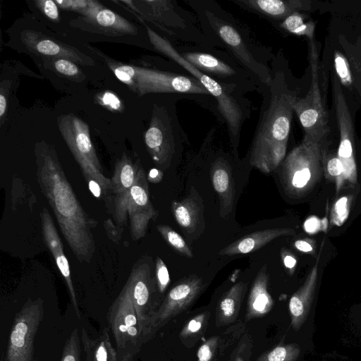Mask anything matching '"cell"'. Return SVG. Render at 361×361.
Segmentation results:
<instances>
[{
	"label": "cell",
	"mask_w": 361,
	"mask_h": 361,
	"mask_svg": "<svg viewBox=\"0 0 361 361\" xmlns=\"http://www.w3.org/2000/svg\"><path fill=\"white\" fill-rule=\"evenodd\" d=\"M37 181L72 252L80 262H90L95 245L92 230L97 222L82 209L66 178L53 146L35 144Z\"/></svg>",
	"instance_id": "6da1fadb"
},
{
	"label": "cell",
	"mask_w": 361,
	"mask_h": 361,
	"mask_svg": "<svg viewBox=\"0 0 361 361\" xmlns=\"http://www.w3.org/2000/svg\"><path fill=\"white\" fill-rule=\"evenodd\" d=\"M269 85L250 147L249 162L264 173H269L285 157L295 97L277 73Z\"/></svg>",
	"instance_id": "7a4b0ae2"
},
{
	"label": "cell",
	"mask_w": 361,
	"mask_h": 361,
	"mask_svg": "<svg viewBox=\"0 0 361 361\" xmlns=\"http://www.w3.org/2000/svg\"><path fill=\"white\" fill-rule=\"evenodd\" d=\"M59 130L79 164L87 183L97 182L103 193L107 210L111 214L113 208L111 179L103 174L96 150L92 142L89 126L79 117L72 114L61 115L57 118Z\"/></svg>",
	"instance_id": "3957f363"
},
{
	"label": "cell",
	"mask_w": 361,
	"mask_h": 361,
	"mask_svg": "<svg viewBox=\"0 0 361 361\" xmlns=\"http://www.w3.org/2000/svg\"><path fill=\"white\" fill-rule=\"evenodd\" d=\"M146 28L149 41L155 49L188 71L200 82L209 94L215 97L219 110L227 123L231 144L236 149L241 127L245 118V114L238 101L225 86L186 61L168 39L158 35L149 27L146 26Z\"/></svg>",
	"instance_id": "277c9868"
},
{
	"label": "cell",
	"mask_w": 361,
	"mask_h": 361,
	"mask_svg": "<svg viewBox=\"0 0 361 361\" xmlns=\"http://www.w3.org/2000/svg\"><path fill=\"white\" fill-rule=\"evenodd\" d=\"M115 75L140 96L149 93H187L209 95L195 78L107 61Z\"/></svg>",
	"instance_id": "5b68a950"
},
{
	"label": "cell",
	"mask_w": 361,
	"mask_h": 361,
	"mask_svg": "<svg viewBox=\"0 0 361 361\" xmlns=\"http://www.w3.org/2000/svg\"><path fill=\"white\" fill-rule=\"evenodd\" d=\"M313 39H310V88L305 97H295L293 108L305 135L326 137L329 133V114L326 105L327 79L319 64L317 47Z\"/></svg>",
	"instance_id": "8992f818"
},
{
	"label": "cell",
	"mask_w": 361,
	"mask_h": 361,
	"mask_svg": "<svg viewBox=\"0 0 361 361\" xmlns=\"http://www.w3.org/2000/svg\"><path fill=\"white\" fill-rule=\"evenodd\" d=\"M107 319L115 341L118 361H133L144 341L127 283L110 307Z\"/></svg>",
	"instance_id": "52a82bcc"
},
{
	"label": "cell",
	"mask_w": 361,
	"mask_h": 361,
	"mask_svg": "<svg viewBox=\"0 0 361 361\" xmlns=\"http://www.w3.org/2000/svg\"><path fill=\"white\" fill-rule=\"evenodd\" d=\"M44 314L41 299L27 301L15 317L5 361H35L34 342Z\"/></svg>",
	"instance_id": "ba28073f"
},
{
	"label": "cell",
	"mask_w": 361,
	"mask_h": 361,
	"mask_svg": "<svg viewBox=\"0 0 361 361\" xmlns=\"http://www.w3.org/2000/svg\"><path fill=\"white\" fill-rule=\"evenodd\" d=\"M203 287L202 279L195 275L185 277L174 285L150 318L146 342L170 319L187 310L197 298Z\"/></svg>",
	"instance_id": "9c48e42d"
},
{
	"label": "cell",
	"mask_w": 361,
	"mask_h": 361,
	"mask_svg": "<svg viewBox=\"0 0 361 361\" xmlns=\"http://www.w3.org/2000/svg\"><path fill=\"white\" fill-rule=\"evenodd\" d=\"M172 116L164 106L154 104L149 128L145 133L147 149L159 166H169L176 149Z\"/></svg>",
	"instance_id": "30bf717a"
},
{
	"label": "cell",
	"mask_w": 361,
	"mask_h": 361,
	"mask_svg": "<svg viewBox=\"0 0 361 361\" xmlns=\"http://www.w3.org/2000/svg\"><path fill=\"white\" fill-rule=\"evenodd\" d=\"M135 310L144 343L150 318L155 312L153 304L154 281L149 264L141 259L135 264L126 282Z\"/></svg>",
	"instance_id": "8fae6325"
},
{
	"label": "cell",
	"mask_w": 361,
	"mask_h": 361,
	"mask_svg": "<svg viewBox=\"0 0 361 361\" xmlns=\"http://www.w3.org/2000/svg\"><path fill=\"white\" fill-rule=\"evenodd\" d=\"M147 181L145 171L140 165L130 189L128 203L130 234L134 240L146 235L149 221H154L158 215L150 201Z\"/></svg>",
	"instance_id": "7c38bea8"
},
{
	"label": "cell",
	"mask_w": 361,
	"mask_h": 361,
	"mask_svg": "<svg viewBox=\"0 0 361 361\" xmlns=\"http://www.w3.org/2000/svg\"><path fill=\"white\" fill-rule=\"evenodd\" d=\"M140 165L139 159L133 162L126 153L117 159L115 164L111 178L113 197L111 215L116 225L122 228L127 224L130 192Z\"/></svg>",
	"instance_id": "4fadbf2b"
},
{
	"label": "cell",
	"mask_w": 361,
	"mask_h": 361,
	"mask_svg": "<svg viewBox=\"0 0 361 361\" xmlns=\"http://www.w3.org/2000/svg\"><path fill=\"white\" fill-rule=\"evenodd\" d=\"M20 39L25 50L39 56L63 58L82 66L94 65L91 58L78 49L42 32L25 30L22 32Z\"/></svg>",
	"instance_id": "5bb4252c"
},
{
	"label": "cell",
	"mask_w": 361,
	"mask_h": 361,
	"mask_svg": "<svg viewBox=\"0 0 361 361\" xmlns=\"http://www.w3.org/2000/svg\"><path fill=\"white\" fill-rule=\"evenodd\" d=\"M40 218L44 243L52 254L57 267L65 280L76 314L78 318H80L68 261L63 252L61 239L47 207L42 209L40 213Z\"/></svg>",
	"instance_id": "9a60e30c"
},
{
	"label": "cell",
	"mask_w": 361,
	"mask_h": 361,
	"mask_svg": "<svg viewBox=\"0 0 361 361\" xmlns=\"http://www.w3.org/2000/svg\"><path fill=\"white\" fill-rule=\"evenodd\" d=\"M211 180L219 200L220 216L226 218L232 211L235 199V188L230 165L219 157L214 161L210 169Z\"/></svg>",
	"instance_id": "2e32d148"
},
{
	"label": "cell",
	"mask_w": 361,
	"mask_h": 361,
	"mask_svg": "<svg viewBox=\"0 0 361 361\" xmlns=\"http://www.w3.org/2000/svg\"><path fill=\"white\" fill-rule=\"evenodd\" d=\"M171 212L177 224L188 234L195 233L204 223L202 199L195 188H192L180 201H173Z\"/></svg>",
	"instance_id": "e0dca14e"
},
{
	"label": "cell",
	"mask_w": 361,
	"mask_h": 361,
	"mask_svg": "<svg viewBox=\"0 0 361 361\" xmlns=\"http://www.w3.org/2000/svg\"><path fill=\"white\" fill-rule=\"evenodd\" d=\"M269 275L267 266L257 273L250 289L247 303L245 318L247 321L262 317L274 306V300L269 292Z\"/></svg>",
	"instance_id": "ac0fdd59"
},
{
	"label": "cell",
	"mask_w": 361,
	"mask_h": 361,
	"mask_svg": "<svg viewBox=\"0 0 361 361\" xmlns=\"http://www.w3.org/2000/svg\"><path fill=\"white\" fill-rule=\"evenodd\" d=\"M83 19L108 35H135L137 32L135 25L116 12L105 8L102 5L92 11L87 16L83 17Z\"/></svg>",
	"instance_id": "d6986e66"
},
{
	"label": "cell",
	"mask_w": 361,
	"mask_h": 361,
	"mask_svg": "<svg viewBox=\"0 0 361 361\" xmlns=\"http://www.w3.org/2000/svg\"><path fill=\"white\" fill-rule=\"evenodd\" d=\"M291 233L285 228H269L249 233L221 249L219 255L232 256L253 252L277 237Z\"/></svg>",
	"instance_id": "ffe728a7"
},
{
	"label": "cell",
	"mask_w": 361,
	"mask_h": 361,
	"mask_svg": "<svg viewBox=\"0 0 361 361\" xmlns=\"http://www.w3.org/2000/svg\"><path fill=\"white\" fill-rule=\"evenodd\" d=\"M210 18V21L213 23L220 38L235 53V56L239 57L241 62L259 76L262 77L263 81L266 82L262 74L261 68L257 65L238 31L231 25L221 22L214 16Z\"/></svg>",
	"instance_id": "44dd1931"
},
{
	"label": "cell",
	"mask_w": 361,
	"mask_h": 361,
	"mask_svg": "<svg viewBox=\"0 0 361 361\" xmlns=\"http://www.w3.org/2000/svg\"><path fill=\"white\" fill-rule=\"evenodd\" d=\"M247 289L243 281L235 283L221 297L216 307L215 322L218 327L233 323L238 316Z\"/></svg>",
	"instance_id": "7402d4cb"
},
{
	"label": "cell",
	"mask_w": 361,
	"mask_h": 361,
	"mask_svg": "<svg viewBox=\"0 0 361 361\" xmlns=\"http://www.w3.org/2000/svg\"><path fill=\"white\" fill-rule=\"evenodd\" d=\"M80 340L86 361H118L116 350L110 340L109 327H105L95 339L91 338L85 329L82 328Z\"/></svg>",
	"instance_id": "603a6c76"
},
{
	"label": "cell",
	"mask_w": 361,
	"mask_h": 361,
	"mask_svg": "<svg viewBox=\"0 0 361 361\" xmlns=\"http://www.w3.org/2000/svg\"><path fill=\"white\" fill-rule=\"evenodd\" d=\"M246 6L273 18H286L298 10L307 9L305 1L299 0H246L240 1Z\"/></svg>",
	"instance_id": "cb8c5ba5"
},
{
	"label": "cell",
	"mask_w": 361,
	"mask_h": 361,
	"mask_svg": "<svg viewBox=\"0 0 361 361\" xmlns=\"http://www.w3.org/2000/svg\"><path fill=\"white\" fill-rule=\"evenodd\" d=\"M180 55L198 70L221 77L233 76L234 69L218 58L202 52H183Z\"/></svg>",
	"instance_id": "d4e9b609"
},
{
	"label": "cell",
	"mask_w": 361,
	"mask_h": 361,
	"mask_svg": "<svg viewBox=\"0 0 361 361\" xmlns=\"http://www.w3.org/2000/svg\"><path fill=\"white\" fill-rule=\"evenodd\" d=\"M312 284L305 286L289 301L291 326L298 331L305 322L311 307Z\"/></svg>",
	"instance_id": "484cf974"
},
{
	"label": "cell",
	"mask_w": 361,
	"mask_h": 361,
	"mask_svg": "<svg viewBox=\"0 0 361 361\" xmlns=\"http://www.w3.org/2000/svg\"><path fill=\"white\" fill-rule=\"evenodd\" d=\"M281 27L292 34L305 35L309 39H313L314 24L305 22L304 16L298 12H294L286 18Z\"/></svg>",
	"instance_id": "4316f807"
},
{
	"label": "cell",
	"mask_w": 361,
	"mask_h": 361,
	"mask_svg": "<svg viewBox=\"0 0 361 361\" xmlns=\"http://www.w3.org/2000/svg\"><path fill=\"white\" fill-rule=\"evenodd\" d=\"M300 348L296 343L279 345L261 355L256 361H296Z\"/></svg>",
	"instance_id": "83f0119b"
},
{
	"label": "cell",
	"mask_w": 361,
	"mask_h": 361,
	"mask_svg": "<svg viewBox=\"0 0 361 361\" xmlns=\"http://www.w3.org/2000/svg\"><path fill=\"white\" fill-rule=\"evenodd\" d=\"M157 229L164 240L177 252L188 258H192L191 249L183 237L167 225H158Z\"/></svg>",
	"instance_id": "f1b7e54d"
},
{
	"label": "cell",
	"mask_w": 361,
	"mask_h": 361,
	"mask_svg": "<svg viewBox=\"0 0 361 361\" xmlns=\"http://www.w3.org/2000/svg\"><path fill=\"white\" fill-rule=\"evenodd\" d=\"M50 62L51 68L61 75L71 79H80L83 76L77 63L63 58H44Z\"/></svg>",
	"instance_id": "f546056e"
},
{
	"label": "cell",
	"mask_w": 361,
	"mask_h": 361,
	"mask_svg": "<svg viewBox=\"0 0 361 361\" xmlns=\"http://www.w3.org/2000/svg\"><path fill=\"white\" fill-rule=\"evenodd\" d=\"M57 6L64 10L78 12L82 17L87 16L92 11L102 4L93 0H56Z\"/></svg>",
	"instance_id": "4dcf8cb0"
},
{
	"label": "cell",
	"mask_w": 361,
	"mask_h": 361,
	"mask_svg": "<svg viewBox=\"0 0 361 361\" xmlns=\"http://www.w3.org/2000/svg\"><path fill=\"white\" fill-rule=\"evenodd\" d=\"M60 361H80V341L78 329H75L67 339Z\"/></svg>",
	"instance_id": "1f68e13d"
},
{
	"label": "cell",
	"mask_w": 361,
	"mask_h": 361,
	"mask_svg": "<svg viewBox=\"0 0 361 361\" xmlns=\"http://www.w3.org/2000/svg\"><path fill=\"white\" fill-rule=\"evenodd\" d=\"M334 64L340 82L346 86L352 85V75L349 65L343 55L336 51L334 54Z\"/></svg>",
	"instance_id": "d6a6232c"
},
{
	"label": "cell",
	"mask_w": 361,
	"mask_h": 361,
	"mask_svg": "<svg viewBox=\"0 0 361 361\" xmlns=\"http://www.w3.org/2000/svg\"><path fill=\"white\" fill-rule=\"evenodd\" d=\"M34 3L44 17L52 22H59V6L55 1L36 0Z\"/></svg>",
	"instance_id": "836d02e7"
},
{
	"label": "cell",
	"mask_w": 361,
	"mask_h": 361,
	"mask_svg": "<svg viewBox=\"0 0 361 361\" xmlns=\"http://www.w3.org/2000/svg\"><path fill=\"white\" fill-rule=\"evenodd\" d=\"M209 317V312H204L190 319L183 327L180 336L183 338L199 333Z\"/></svg>",
	"instance_id": "e575fe53"
},
{
	"label": "cell",
	"mask_w": 361,
	"mask_h": 361,
	"mask_svg": "<svg viewBox=\"0 0 361 361\" xmlns=\"http://www.w3.org/2000/svg\"><path fill=\"white\" fill-rule=\"evenodd\" d=\"M155 273L158 290L163 293L169 284L170 277L166 265L159 257L156 259Z\"/></svg>",
	"instance_id": "d590c367"
},
{
	"label": "cell",
	"mask_w": 361,
	"mask_h": 361,
	"mask_svg": "<svg viewBox=\"0 0 361 361\" xmlns=\"http://www.w3.org/2000/svg\"><path fill=\"white\" fill-rule=\"evenodd\" d=\"M219 337L213 336L205 341L198 349L197 361H211L216 351Z\"/></svg>",
	"instance_id": "8d00e7d4"
},
{
	"label": "cell",
	"mask_w": 361,
	"mask_h": 361,
	"mask_svg": "<svg viewBox=\"0 0 361 361\" xmlns=\"http://www.w3.org/2000/svg\"><path fill=\"white\" fill-rule=\"evenodd\" d=\"M97 102L111 111H119L123 105L119 98L114 93L106 91L97 96Z\"/></svg>",
	"instance_id": "74e56055"
},
{
	"label": "cell",
	"mask_w": 361,
	"mask_h": 361,
	"mask_svg": "<svg viewBox=\"0 0 361 361\" xmlns=\"http://www.w3.org/2000/svg\"><path fill=\"white\" fill-rule=\"evenodd\" d=\"M10 82L8 80H4L1 82L0 88V118L1 124L3 120L6 116L8 106V96L10 90Z\"/></svg>",
	"instance_id": "f35d334b"
},
{
	"label": "cell",
	"mask_w": 361,
	"mask_h": 361,
	"mask_svg": "<svg viewBox=\"0 0 361 361\" xmlns=\"http://www.w3.org/2000/svg\"><path fill=\"white\" fill-rule=\"evenodd\" d=\"M104 225L109 237L112 239V240L118 243L121 239L123 228L114 224L110 219L105 221Z\"/></svg>",
	"instance_id": "ab89813d"
},
{
	"label": "cell",
	"mask_w": 361,
	"mask_h": 361,
	"mask_svg": "<svg viewBox=\"0 0 361 361\" xmlns=\"http://www.w3.org/2000/svg\"><path fill=\"white\" fill-rule=\"evenodd\" d=\"M327 169L329 173L331 176H338L343 171V166L342 162L338 158H332L331 159L327 164Z\"/></svg>",
	"instance_id": "60d3db41"
},
{
	"label": "cell",
	"mask_w": 361,
	"mask_h": 361,
	"mask_svg": "<svg viewBox=\"0 0 361 361\" xmlns=\"http://www.w3.org/2000/svg\"><path fill=\"white\" fill-rule=\"evenodd\" d=\"M319 226V221L315 217L308 219L304 224L305 229L308 233H314Z\"/></svg>",
	"instance_id": "b9f144b4"
},
{
	"label": "cell",
	"mask_w": 361,
	"mask_h": 361,
	"mask_svg": "<svg viewBox=\"0 0 361 361\" xmlns=\"http://www.w3.org/2000/svg\"><path fill=\"white\" fill-rule=\"evenodd\" d=\"M147 180L152 183H159L163 178V172L157 169H152L147 176Z\"/></svg>",
	"instance_id": "7bdbcfd3"
},
{
	"label": "cell",
	"mask_w": 361,
	"mask_h": 361,
	"mask_svg": "<svg viewBox=\"0 0 361 361\" xmlns=\"http://www.w3.org/2000/svg\"><path fill=\"white\" fill-rule=\"evenodd\" d=\"M295 246L298 250L305 252L312 251V247L310 245V244H309L305 240H298L295 241Z\"/></svg>",
	"instance_id": "ee69618b"
},
{
	"label": "cell",
	"mask_w": 361,
	"mask_h": 361,
	"mask_svg": "<svg viewBox=\"0 0 361 361\" xmlns=\"http://www.w3.org/2000/svg\"><path fill=\"white\" fill-rule=\"evenodd\" d=\"M285 267L288 269H293L296 264L295 259L290 255H284L282 257Z\"/></svg>",
	"instance_id": "f6af8a7d"
},
{
	"label": "cell",
	"mask_w": 361,
	"mask_h": 361,
	"mask_svg": "<svg viewBox=\"0 0 361 361\" xmlns=\"http://www.w3.org/2000/svg\"><path fill=\"white\" fill-rule=\"evenodd\" d=\"M347 199L345 197H343L339 200L336 205V209L337 213L339 215H343L345 213V206H346Z\"/></svg>",
	"instance_id": "bcb514c9"
},
{
	"label": "cell",
	"mask_w": 361,
	"mask_h": 361,
	"mask_svg": "<svg viewBox=\"0 0 361 361\" xmlns=\"http://www.w3.org/2000/svg\"><path fill=\"white\" fill-rule=\"evenodd\" d=\"M360 78H361V60H360Z\"/></svg>",
	"instance_id": "7dc6e473"
},
{
	"label": "cell",
	"mask_w": 361,
	"mask_h": 361,
	"mask_svg": "<svg viewBox=\"0 0 361 361\" xmlns=\"http://www.w3.org/2000/svg\"><path fill=\"white\" fill-rule=\"evenodd\" d=\"M235 361H243L241 358H236Z\"/></svg>",
	"instance_id": "c3c4849f"
}]
</instances>
